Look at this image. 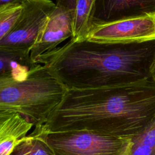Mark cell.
<instances>
[{
	"mask_svg": "<svg viewBox=\"0 0 155 155\" xmlns=\"http://www.w3.org/2000/svg\"><path fill=\"white\" fill-rule=\"evenodd\" d=\"M56 7L51 0H30L9 33L0 41V47L30 52L38 35Z\"/></svg>",
	"mask_w": 155,
	"mask_h": 155,
	"instance_id": "cell-5",
	"label": "cell"
},
{
	"mask_svg": "<svg viewBox=\"0 0 155 155\" xmlns=\"http://www.w3.org/2000/svg\"><path fill=\"white\" fill-rule=\"evenodd\" d=\"M155 40L111 44L88 39L69 42L39 57L67 89H87L133 83L151 78Z\"/></svg>",
	"mask_w": 155,
	"mask_h": 155,
	"instance_id": "cell-2",
	"label": "cell"
},
{
	"mask_svg": "<svg viewBox=\"0 0 155 155\" xmlns=\"http://www.w3.org/2000/svg\"><path fill=\"white\" fill-rule=\"evenodd\" d=\"M9 155H55L50 145L40 136L30 134L21 139Z\"/></svg>",
	"mask_w": 155,
	"mask_h": 155,
	"instance_id": "cell-12",
	"label": "cell"
},
{
	"mask_svg": "<svg viewBox=\"0 0 155 155\" xmlns=\"http://www.w3.org/2000/svg\"><path fill=\"white\" fill-rule=\"evenodd\" d=\"M94 0H77L73 22L71 39H85L90 31V17Z\"/></svg>",
	"mask_w": 155,
	"mask_h": 155,
	"instance_id": "cell-11",
	"label": "cell"
},
{
	"mask_svg": "<svg viewBox=\"0 0 155 155\" xmlns=\"http://www.w3.org/2000/svg\"><path fill=\"white\" fill-rule=\"evenodd\" d=\"M87 39L104 43L133 44L155 40V13L92 28Z\"/></svg>",
	"mask_w": 155,
	"mask_h": 155,
	"instance_id": "cell-6",
	"label": "cell"
},
{
	"mask_svg": "<svg viewBox=\"0 0 155 155\" xmlns=\"http://www.w3.org/2000/svg\"><path fill=\"white\" fill-rule=\"evenodd\" d=\"M154 13L155 0H94L90 30L99 25Z\"/></svg>",
	"mask_w": 155,
	"mask_h": 155,
	"instance_id": "cell-8",
	"label": "cell"
},
{
	"mask_svg": "<svg viewBox=\"0 0 155 155\" xmlns=\"http://www.w3.org/2000/svg\"><path fill=\"white\" fill-rule=\"evenodd\" d=\"M23 5L8 4L0 8V41L9 33L16 24Z\"/></svg>",
	"mask_w": 155,
	"mask_h": 155,
	"instance_id": "cell-13",
	"label": "cell"
},
{
	"mask_svg": "<svg viewBox=\"0 0 155 155\" xmlns=\"http://www.w3.org/2000/svg\"><path fill=\"white\" fill-rule=\"evenodd\" d=\"M74 12V10H67L56 5L41 28L30 51V58L35 62L41 55L52 51L61 42L72 37Z\"/></svg>",
	"mask_w": 155,
	"mask_h": 155,
	"instance_id": "cell-7",
	"label": "cell"
},
{
	"mask_svg": "<svg viewBox=\"0 0 155 155\" xmlns=\"http://www.w3.org/2000/svg\"><path fill=\"white\" fill-rule=\"evenodd\" d=\"M30 0H0V8L8 4L24 5Z\"/></svg>",
	"mask_w": 155,
	"mask_h": 155,
	"instance_id": "cell-15",
	"label": "cell"
},
{
	"mask_svg": "<svg viewBox=\"0 0 155 155\" xmlns=\"http://www.w3.org/2000/svg\"><path fill=\"white\" fill-rule=\"evenodd\" d=\"M67 89L41 64L21 78L0 79V111L20 114L35 127L44 124Z\"/></svg>",
	"mask_w": 155,
	"mask_h": 155,
	"instance_id": "cell-3",
	"label": "cell"
},
{
	"mask_svg": "<svg viewBox=\"0 0 155 155\" xmlns=\"http://www.w3.org/2000/svg\"><path fill=\"white\" fill-rule=\"evenodd\" d=\"M150 74L151 76V78L154 81H155V51L150 67Z\"/></svg>",
	"mask_w": 155,
	"mask_h": 155,
	"instance_id": "cell-16",
	"label": "cell"
},
{
	"mask_svg": "<svg viewBox=\"0 0 155 155\" xmlns=\"http://www.w3.org/2000/svg\"><path fill=\"white\" fill-rule=\"evenodd\" d=\"M56 5L67 10H74L77 0H56Z\"/></svg>",
	"mask_w": 155,
	"mask_h": 155,
	"instance_id": "cell-14",
	"label": "cell"
},
{
	"mask_svg": "<svg viewBox=\"0 0 155 155\" xmlns=\"http://www.w3.org/2000/svg\"><path fill=\"white\" fill-rule=\"evenodd\" d=\"M33 125L19 113L0 111V155H9Z\"/></svg>",
	"mask_w": 155,
	"mask_h": 155,
	"instance_id": "cell-9",
	"label": "cell"
},
{
	"mask_svg": "<svg viewBox=\"0 0 155 155\" xmlns=\"http://www.w3.org/2000/svg\"><path fill=\"white\" fill-rule=\"evenodd\" d=\"M52 148L55 155H131V138L89 131H33Z\"/></svg>",
	"mask_w": 155,
	"mask_h": 155,
	"instance_id": "cell-4",
	"label": "cell"
},
{
	"mask_svg": "<svg viewBox=\"0 0 155 155\" xmlns=\"http://www.w3.org/2000/svg\"><path fill=\"white\" fill-rule=\"evenodd\" d=\"M155 116V81L67 89L47 122L35 131H93L133 138Z\"/></svg>",
	"mask_w": 155,
	"mask_h": 155,
	"instance_id": "cell-1",
	"label": "cell"
},
{
	"mask_svg": "<svg viewBox=\"0 0 155 155\" xmlns=\"http://www.w3.org/2000/svg\"><path fill=\"white\" fill-rule=\"evenodd\" d=\"M39 65L31 59L30 52L0 47V79L23 78Z\"/></svg>",
	"mask_w": 155,
	"mask_h": 155,
	"instance_id": "cell-10",
	"label": "cell"
}]
</instances>
